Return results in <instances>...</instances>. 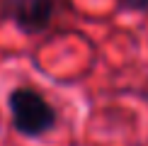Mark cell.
Here are the masks:
<instances>
[{
	"mask_svg": "<svg viewBox=\"0 0 148 146\" xmlns=\"http://www.w3.org/2000/svg\"><path fill=\"white\" fill-rule=\"evenodd\" d=\"M8 110L10 119L17 134L27 139H41L49 132H53L58 122V114L53 105L46 100L39 90L29 85H17L8 95Z\"/></svg>",
	"mask_w": 148,
	"mask_h": 146,
	"instance_id": "obj_1",
	"label": "cell"
},
{
	"mask_svg": "<svg viewBox=\"0 0 148 146\" xmlns=\"http://www.w3.org/2000/svg\"><path fill=\"white\" fill-rule=\"evenodd\" d=\"M119 8L126 12H138V15H148V0H119Z\"/></svg>",
	"mask_w": 148,
	"mask_h": 146,
	"instance_id": "obj_3",
	"label": "cell"
},
{
	"mask_svg": "<svg viewBox=\"0 0 148 146\" xmlns=\"http://www.w3.org/2000/svg\"><path fill=\"white\" fill-rule=\"evenodd\" d=\"M0 5L17 29L29 36L41 34L53 17V0H0Z\"/></svg>",
	"mask_w": 148,
	"mask_h": 146,
	"instance_id": "obj_2",
	"label": "cell"
}]
</instances>
